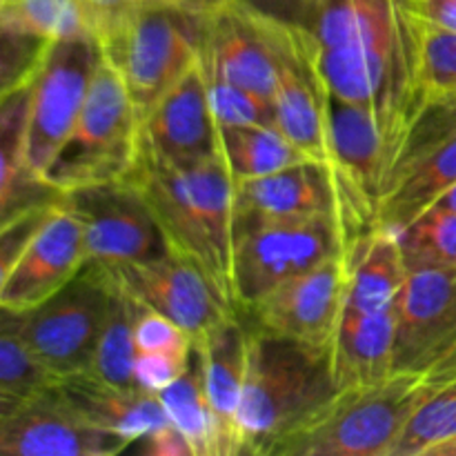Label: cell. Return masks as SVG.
<instances>
[{"label":"cell","mask_w":456,"mask_h":456,"mask_svg":"<svg viewBox=\"0 0 456 456\" xmlns=\"http://www.w3.org/2000/svg\"><path fill=\"white\" fill-rule=\"evenodd\" d=\"M298 31L328 96L377 107L399 134L414 102L412 36L399 0H321Z\"/></svg>","instance_id":"1"},{"label":"cell","mask_w":456,"mask_h":456,"mask_svg":"<svg viewBox=\"0 0 456 456\" xmlns=\"http://www.w3.org/2000/svg\"><path fill=\"white\" fill-rule=\"evenodd\" d=\"M127 178L145 196L169 249L199 263L234 301L232 254L236 183L223 156L169 163L141 145L136 167Z\"/></svg>","instance_id":"2"},{"label":"cell","mask_w":456,"mask_h":456,"mask_svg":"<svg viewBox=\"0 0 456 456\" xmlns=\"http://www.w3.org/2000/svg\"><path fill=\"white\" fill-rule=\"evenodd\" d=\"M338 392L332 346L249 330L239 408L243 456L274 454L285 436L310 423Z\"/></svg>","instance_id":"3"},{"label":"cell","mask_w":456,"mask_h":456,"mask_svg":"<svg viewBox=\"0 0 456 456\" xmlns=\"http://www.w3.org/2000/svg\"><path fill=\"white\" fill-rule=\"evenodd\" d=\"M456 374L395 372L368 386L343 387L272 456H395L423 401Z\"/></svg>","instance_id":"4"},{"label":"cell","mask_w":456,"mask_h":456,"mask_svg":"<svg viewBox=\"0 0 456 456\" xmlns=\"http://www.w3.org/2000/svg\"><path fill=\"white\" fill-rule=\"evenodd\" d=\"M141 154V118L123 76L102 52L74 127L43 178L58 191L125 181Z\"/></svg>","instance_id":"5"},{"label":"cell","mask_w":456,"mask_h":456,"mask_svg":"<svg viewBox=\"0 0 456 456\" xmlns=\"http://www.w3.org/2000/svg\"><path fill=\"white\" fill-rule=\"evenodd\" d=\"M456 185V98H414L392 147L377 225L403 230Z\"/></svg>","instance_id":"6"},{"label":"cell","mask_w":456,"mask_h":456,"mask_svg":"<svg viewBox=\"0 0 456 456\" xmlns=\"http://www.w3.org/2000/svg\"><path fill=\"white\" fill-rule=\"evenodd\" d=\"M114 279L105 265L87 263L69 285L27 312L3 310L22 341L61 379L87 372L101 341Z\"/></svg>","instance_id":"7"},{"label":"cell","mask_w":456,"mask_h":456,"mask_svg":"<svg viewBox=\"0 0 456 456\" xmlns=\"http://www.w3.org/2000/svg\"><path fill=\"white\" fill-rule=\"evenodd\" d=\"M203 16L160 4H142L118 43L105 56L123 76L138 118L196 65Z\"/></svg>","instance_id":"8"},{"label":"cell","mask_w":456,"mask_h":456,"mask_svg":"<svg viewBox=\"0 0 456 456\" xmlns=\"http://www.w3.org/2000/svg\"><path fill=\"white\" fill-rule=\"evenodd\" d=\"M338 252H346L343 232L330 214L272 223L239 236L232 254L236 310H252L272 289Z\"/></svg>","instance_id":"9"},{"label":"cell","mask_w":456,"mask_h":456,"mask_svg":"<svg viewBox=\"0 0 456 456\" xmlns=\"http://www.w3.org/2000/svg\"><path fill=\"white\" fill-rule=\"evenodd\" d=\"M102 49L89 34L56 40L29 83L27 110V163L38 176L78 118L92 87Z\"/></svg>","instance_id":"10"},{"label":"cell","mask_w":456,"mask_h":456,"mask_svg":"<svg viewBox=\"0 0 456 456\" xmlns=\"http://www.w3.org/2000/svg\"><path fill=\"white\" fill-rule=\"evenodd\" d=\"M62 203L83 227L89 263L120 267L172 252L145 196L129 178L78 187L67 191Z\"/></svg>","instance_id":"11"},{"label":"cell","mask_w":456,"mask_h":456,"mask_svg":"<svg viewBox=\"0 0 456 456\" xmlns=\"http://www.w3.org/2000/svg\"><path fill=\"white\" fill-rule=\"evenodd\" d=\"M395 312V372L456 374V270H408Z\"/></svg>","instance_id":"12"},{"label":"cell","mask_w":456,"mask_h":456,"mask_svg":"<svg viewBox=\"0 0 456 456\" xmlns=\"http://www.w3.org/2000/svg\"><path fill=\"white\" fill-rule=\"evenodd\" d=\"M87 263L83 227L61 203L12 256L0 261V310H34L69 285Z\"/></svg>","instance_id":"13"},{"label":"cell","mask_w":456,"mask_h":456,"mask_svg":"<svg viewBox=\"0 0 456 456\" xmlns=\"http://www.w3.org/2000/svg\"><path fill=\"white\" fill-rule=\"evenodd\" d=\"M110 270L129 297L172 319L194 338L239 312L199 263L176 252Z\"/></svg>","instance_id":"14"},{"label":"cell","mask_w":456,"mask_h":456,"mask_svg":"<svg viewBox=\"0 0 456 456\" xmlns=\"http://www.w3.org/2000/svg\"><path fill=\"white\" fill-rule=\"evenodd\" d=\"M352 254L338 252L312 270L285 281L261 298L249 314L254 328L314 346H332L346 312Z\"/></svg>","instance_id":"15"},{"label":"cell","mask_w":456,"mask_h":456,"mask_svg":"<svg viewBox=\"0 0 456 456\" xmlns=\"http://www.w3.org/2000/svg\"><path fill=\"white\" fill-rule=\"evenodd\" d=\"M199 61L205 71L274 101L279 56L270 18L230 0L203 16Z\"/></svg>","instance_id":"16"},{"label":"cell","mask_w":456,"mask_h":456,"mask_svg":"<svg viewBox=\"0 0 456 456\" xmlns=\"http://www.w3.org/2000/svg\"><path fill=\"white\" fill-rule=\"evenodd\" d=\"M129 448L123 436L87 421L58 387L0 419L3 456H116Z\"/></svg>","instance_id":"17"},{"label":"cell","mask_w":456,"mask_h":456,"mask_svg":"<svg viewBox=\"0 0 456 456\" xmlns=\"http://www.w3.org/2000/svg\"><path fill=\"white\" fill-rule=\"evenodd\" d=\"M321 214L338 221L337 181L332 169L319 160H303L234 187V239L272 223Z\"/></svg>","instance_id":"18"},{"label":"cell","mask_w":456,"mask_h":456,"mask_svg":"<svg viewBox=\"0 0 456 456\" xmlns=\"http://www.w3.org/2000/svg\"><path fill=\"white\" fill-rule=\"evenodd\" d=\"M279 56L274 110L276 127L310 160L330 167L325 87L312 65L298 27L272 20Z\"/></svg>","instance_id":"19"},{"label":"cell","mask_w":456,"mask_h":456,"mask_svg":"<svg viewBox=\"0 0 456 456\" xmlns=\"http://www.w3.org/2000/svg\"><path fill=\"white\" fill-rule=\"evenodd\" d=\"M141 145L169 163H194L221 154L200 61L145 116Z\"/></svg>","instance_id":"20"},{"label":"cell","mask_w":456,"mask_h":456,"mask_svg":"<svg viewBox=\"0 0 456 456\" xmlns=\"http://www.w3.org/2000/svg\"><path fill=\"white\" fill-rule=\"evenodd\" d=\"M194 346L203 363L205 395L216 428V454L243 456L239 408L248 368L249 328L240 323L236 312L194 338Z\"/></svg>","instance_id":"21"},{"label":"cell","mask_w":456,"mask_h":456,"mask_svg":"<svg viewBox=\"0 0 456 456\" xmlns=\"http://www.w3.org/2000/svg\"><path fill=\"white\" fill-rule=\"evenodd\" d=\"M58 392L87 421L136 445L154 428L169 421L160 395L142 387H120L98 381L92 374H71L61 379Z\"/></svg>","instance_id":"22"},{"label":"cell","mask_w":456,"mask_h":456,"mask_svg":"<svg viewBox=\"0 0 456 456\" xmlns=\"http://www.w3.org/2000/svg\"><path fill=\"white\" fill-rule=\"evenodd\" d=\"M396 312H343L332 341V365L338 387L368 386L395 374Z\"/></svg>","instance_id":"23"},{"label":"cell","mask_w":456,"mask_h":456,"mask_svg":"<svg viewBox=\"0 0 456 456\" xmlns=\"http://www.w3.org/2000/svg\"><path fill=\"white\" fill-rule=\"evenodd\" d=\"M408 276L399 230L377 225L352 252V281L347 312L372 314L396 303Z\"/></svg>","instance_id":"24"},{"label":"cell","mask_w":456,"mask_h":456,"mask_svg":"<svg viewBox=\"0 0 456 456\" xmlns=\"http://www.w3.org/2000/svg\"><path fill=\"white\" fill-rule=\"evenodd\" d=\"M218 150L234 183L267 176L310 160L276 125L218 127Z\"/></svg>","instance_id":"25"},{"label":"cell","mask_w":456,"mask_h":456,"mask_svg":"<svg viewBox=\"0 0 456 456\" xmlns=\"http://www.w3.org/2000/svg\"><path fill=\"white\" fill-rule=\"evenodd\" d=\"M61 377L38 359L9 323L0 325V419L53 392Z\"/></svg>","instance_id":"26"},{"label":"cell","mask_w":456,"mask_h":456,"mask_svg":"<svg viewBox=\"0 0 456 456\" xmlns=\"http://www.w3.org/2000/svg\"><path fill=\"white\" fill-rule=\"evenodd\" d=\"M111 279H114V288H111L107 319L87 374L96 377L98 381L111 383V386L138 387L136 379H134V361H136L134 321H136L138 303L120 288L114 274Z\"/></svg>","instance_id":"27"},{"label":"cell","mask_w":456,"mask_h":456,"mask_svg":"<svg viewBox=\"0 0 456 456\" xmlns=\"http://www.w3.org/2000/svg\"><path fill=\"white\" fill-rule=\"evenodd\" d=\"M160 401H163L169 421L190 441L194 456H218L216 428H214L212 410L205 395L203 363H200L196 346L191 350L187 370L167 390L160 392Z\"/></svg>","instance_id":"28"},{"label":"cell","mask_w":456,"mask_h":456,"mask_svg":"<svg viewBox=\"0 0 456 456\" xmlns=\"http://www.w3.org/2000/svg\"><path fill=\"white\" fill-rule=\"evenodd\" d=\"M414 52V98H456V34L405 16Z\"/></svg>","instance_id":"29"},{"label":"cell","mask_w":456,"mask_h":456,"mask_svg":"<svg viewBox=\"0 0 456 456\" xmlns=\"http://www.w3.org/2000/svg\"><path fill=\"white\" fill-rule=\"evenodd\" d=\"M395 456H456V377L423 401Z\"/></svg>","instance_id":"30"},{"label":"cell","mask_w":456,"mask_h":456,"mask_svg":"<svg viewBox=\"0 0 456 456\" xmlns=\"http://www.w3.org/2000/svg\"><path fill=\"white\" fill-rule=\"evenodd\" d=\"M0 29L45 43L87 34L74 0H0Z\"/></svg>","instance_id":"31"},{"label":"cell","mask_w":456,"mask_h":456,"mask_svg":"<svg viewBox=\"0 0 456 456\" xmlns=\"http://www.w3.org/2000/svg\"><path fill=\"white\" fill-rule=\"evenodd\" d=\"M401 249L408 270L414 267H448L456 270V212L441 205L414 218L399 230Z\"/></svg>","instance_id":"32"},{"label":"cell","mask_w":456,"mask_h":456,"mask_svg":"<svg viewBox=\"0 0 456 456\" xmlns=\"http://www.w3.org/2000/svg\"><path fill=\"white\" fill-rule=\"evenodd\" d=\"M203 67V65H200ZM209 105L218 127L225 125H276L274 101L205 71Z\"/></svg>","instance_id":"33"},{"label":"cell","mask_w":456,"mask_h":456,"mask_svg":"<svg viewBox=\"0 0 456 456\" xmlns=\"http://www.w3.org/2000/svg\"><path fill=\"white\" fill-rule=\"evenodd\" d=\"M74 4L83 18L85 31L107 53L114 49L145 0H74Z\"/></svg>","instance_id":"34"},{"label":"cell","mask_w":456,"mask_h":456,"mask_svg":"<svg viewBox=\"0 0 456 456\" xmlns=\"http://www.w3.org/2000/svg\"><path fill=\"white\" fill-rule=\"evenodd\" d=\"M134 341H136V352H178V354H190L191 347H194V337L190 332H185L172 319L141 305V303H138L136 321H134Z\"/></svg>","instance_id":"35"},{"label":"cell","mask_w":456,"mask_h":456,"mask_svg":"<svg viewBox=\"0 0 456 456\" xmlns=\"http://www.w3.org/2000/svg\"><path fill=\"white\" fill-rule=\"evenodd\" d=\"M194 350V347H191ZM190 354H178V352H136L134 361V379L136 386L142 390H150L160 395L167 390L190 365Z\"/></svg>","instance_id":"36"},{"label":"cell","mask_w":456,"mask_h":456,"mask_svg":"<svg viewBox=\"0 0 456 456\" xmlns=\"http://www.w3.org/2000/svg\"><path fill=\"white\" fill-rule=\"evenodd\" d=\"M239 3L281 25L307 29L314 20L321 0H239Z\"/></svg>","instance_id":"37"},{"label":"cell","mask_w":456,"mask_h":456,"mask_svg":"<svg viewBox=\"0 0 456 456\" xmlns=\"http://www.w3.org/2000/svg\"><path fill=\"white\" fill-rule=\"evenodd\" d=\"M405 16L456 34V0H399Z\"/></svg>","instance_id":"38"},{"label":"cell","mask_w":456,"mask_h":456,"mask_svg":"<svg viewBox=\"0 0 456 456\" xmlns=\"http://www.w3.org/2000/svg\"><path fill=\"white\" fill-rule=\"evenodd\" d=\"M138 444L145 456H194L190 441L172 421H165L163 426L154 428Z\"/></svg>","instance_id":"39"},{"label":"cell","mask_w":456,"mask_h":456,"mask_svg":"<svg viewBox=\"0 0 456 456\" xmlns=\"http://www.w3.org/2000/svg\"><path fill=\"white\" fill-rule=\"evenodd\" d=\"M230 0H145V4H160V7L176 9L183 13H194V16H205V13L216 12L218 7L227 4Z\"/></svg>","instance_id":"40"},{"label":"cell","mask_w":456,"mask_h":456,"mask_svg":"<svg viewBox=\"0 0 456 456\" xmlns=\"http://www.w3.org/2000/svg\"><path fill=\"white\" fill-rule=\"evenodd\" d=\"M435 205H441V208H445V209H454V212H456V185H454V187H450V190L445 191V194L441 196V199L436 200Z\"/></svg>","instance_id":"41"}]
</instances>
